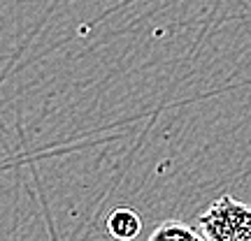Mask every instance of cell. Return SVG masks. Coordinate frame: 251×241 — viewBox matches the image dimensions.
<instances>
[{
  "label": "cell",
  "mask_w": 251,
  "mask_h": 241,
  "mask_svg": "<svg viewBox=\"0 0 251 241\" xmlns=\"http://www.w3.org/2000/svg\"><path fill=\"white\" fill-rule=\"evenodd\" d=\"M200 232L207 241H251V206L219 197L200 216Z\"/></svg>",
  "instance_id": "cell-1"
},
{
  "label": "cell",
  "mask_w": 251,
  "mask_h": 241,
  "mask_svg": "<svg viewBox=\"0 0 251 241\" xmlns=\"http://www.w3.org/2000/svg\"><path fill=\"white\" fill-rule=\"evenodd\" d=\"M105 227H107L109 237H114L119 241H130L142 232V218L130 206H119V209L109 211Z\"/></svg>",
  "instance_id": "cell-2"
},
{
  "label": "cell",
  "mask_w": 251,
  "mask_h": 241,
  "mask_svg": "<svg viewBox=\"0 0 251 241\" xmlns=\"http://www.w3.org/2000/svg\"><path fill=\"white\" fill-rule=\"evenodd\" d=\"M151 241H172V239H188V241H202V232H196L191 225L181 220H165L161 223L149 237Z\"/></svg>",
  "instance_id": "cell-3"
}]
</instances>
